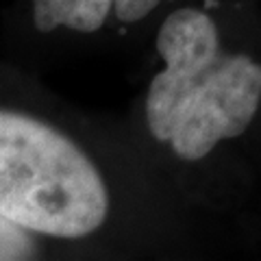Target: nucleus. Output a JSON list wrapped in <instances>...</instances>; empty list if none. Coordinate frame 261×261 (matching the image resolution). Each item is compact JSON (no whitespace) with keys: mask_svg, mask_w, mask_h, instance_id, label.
Returning <instances> with one entry per match:
<instances>
[{"mask_svg":"<svg viewBox=\"0 0 261 261\" xmlns=\"http://www.w3.org/2000/svg\"><path fill=\"white\" fill-rule=\"evenodd\" d=\"M157 50L166 68L150 81L146 96L154 140L170 144L185 161H200L250 126L261 102V65L252 57L224 53L207 13H170Z\"/></svg>","mask_w":261,"mask_h":261,"instance_id":"f257e3e1","label":"nucleus"},{"mask_svg":"<svg viewBox=\"0 0 261 261\" xmlns=\"http://www.w3.org/2000/svg\"><path fill=\"white\" fill-rule=\"evenodd\" d=\"M109 214V194L89 157L61 130L0 111V216L50 238H85Z\"/></svg>","mask_w":261,"mask_h":261,"instance_id":"f03ea898","label":"nucleus"},{"mask_svg":"<svg viewBox=\"0 0 261 261\" xmlns=\"http://www.w3.org/2000/svg\"><path fill=\"white\" fill-rule=\"evenodd\" d=\"M161 0H33V20L42 33L68 27L79 33H94L113 9L120 22L146 18Z\"/></svg>","mask_w":261,"mask_h":261,"instance_id":"7ed1b4c3","label":"nucleus"},{"mask_svg":"<svg viewBox=\"0 0 261 261\" xmlns=\"http://www.w3.org/2000/svg\"><path fill=\"white\" fill-rule=\"evenodd\" d=\"M37 257V244L29 228L0 216V261H27Z\"/></svg>","mask_w":261,"mask_h":261,"instance_id":"20e7f679","label":"nucleus"}]
</instances>
